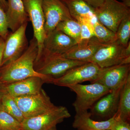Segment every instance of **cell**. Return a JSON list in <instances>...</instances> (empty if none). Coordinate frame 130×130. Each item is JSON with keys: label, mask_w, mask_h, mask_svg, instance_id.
<instances>
[{"label": "cell", "mask_w": 130, "mask_h": 130, "mask_svg": "<svg viewBox=\"0 0 130 130\" xmlns=\"http://www.w3.org/2000/svg\"><path fill=\"white\" fill-rule=\"evenodd\" d=\"M38 53L37 41L33 37L25 53L15 60L1 67L0 84L6 85L32 77H39L46 83L52 84L53 78L40 74L34 69Z\"/></svg>", "instance_id": "1"}, {"label": "cell", "mask_w": 130, "mask_h": 130, "mask_svg": "<svg viewBox=\"0 0 130 130\" xmlns=\"http://www.w3.org/2000/svg\"><path fill=\"white\" fill-rule=\"evenodd\" d=\"M87 63L67 59L43 47L38 54L34 68L40 74L50 78H57L72 68Z\"/></svg>", "instance_id": "2"}, {"label": "cell", "mask_w": 130, "mask_h": 130, "mask_svg": "<svg viewBox=\"0 0 130 130\" xmlns=\"http://www.w3.org/2000/svg\"><path fill=\"white\" fill-rule=\"evenodd\" d=\"M67 87L76 95V100L73 103L76 113L88 111L101 98L111 91L98 83L85 85L78 84Z\"/></svg>", "instance_id": "3"}, {"label": "cell", "mask_w": 130, "mask_h": 130, "mask_svg": "<svg viewBox=\"0 0 130 130\" xmlns=\"http://www.w3.org/2000/svg\"><path fill=\"white\" fill-rule=\"evenodd\" d=\"M89 62L95 63L102 68L130 64V49L116 41L106 44L98 49Z\"/></svg>", "instance_id": "4"}, {"label": "cell", "mask_w": 130, "mask_h": 130, "mask_svg": "<svg viewBox=\"0 0 130 130\" xmlns=\"http://www.w3.org/2000/svg\"><path fill=\"white\" fill-rule=\"evenodd\" d=\"M95 13L101 23L116 33L121 21L130 14V8L117 0H105L101 6L95 8Z\"/></svg>", "instance_id": "5"}, {"label": "cell", "mask_w": 130, "mask_h": 130, "mask_svg": "<svg viewBox=\"0 0 130 130\" xmlns=\"http://www.w3.org/2000/svg\"><path fill=\"white\" fill-rule=\"evenodd\" d=\"M71 116L67 108L62 106L38 116L25 118L21 123V130H51Z\"/></svg>", "instance_id": "6"}, {"label": "cell", "mask_w": 130, "mask_h": 130, "mask_svg": "<svg viewBox=\"0 0 130 130\" xmlns=\"http://www.w3.org/2000/svg\"><path fill=\"white\" fill-rule=\"evenodd\" d=\"M16 103L25 118L40 115L54 109L56 106L44 90L33 94L15 98Z\"/></svg>", "instance_id": "7"}, {"label": "cell", "mask_w": 130, "mask_h": 130, "mask_svg": "<svg viewBox=\"0 0 130 130\" xmlns=\"http://www.w3.org/2000/svg\"><path fill=\"white\" fill-rule=\"evenodd\" d=\"M102 70L95 63L88 62L72 68L60 77L53 78L52 84L67 87L86 81L92 83L97 79Z\"/></svg>", "instance_id": "8"}, {"label": "cell", "mask_w": 130, "mask_h": 130, "mask_svg": "<svg viewBox=\"0 0 130 130\" xmlns=\"http://www.w3.org/2000/svg\"><path fill=\"white\" fill-rule=\"evenodd\" d=\"M28 23L24 24L14 32L9 31L5 40V45L1 66L19 58L29 47L26 31Z\"/></svg>", "instance_id": "9"}, {"label": "cell", "mask_w": 130, "mask_h": 130, "mask_svg": "<svg viewBox=\"0 0 130 130\" xmlns=\"http://www.w3.org/2000/svg\"><path fill=\"white\" fill-rule=\"evenodd\" d=\"M42 6L46 37L55 29L60 22L73 19L67 7L60 0H43Z\"/></svg>", "instance_id": "10"}, {"label": "cell", "mask_w": 130, "mask_h": 130, "mask_svg": "<svg viewBox=\"0 0 130 130\" xmlns=\"http://www.w3.org/2000/svg\"><path fill=\"white\" fill-rule=\"evenodd\" d=\"M26 12L32 24L34 37L37 41L39 53L43 48L46 37L44 31V17L43 10V0H22Z\"/></svg>", "instance_id": "11"}, {"label": "cell", "mask_w": 130, "mask_h": 130, "mask_svg": "<svg viewBox=\"0 0 130 130\" xmlns=\"http://www.w3.org/2000/svg\"><path fill=\"white\" fill-rule=\"evenodd\" d=\"M130 64H119L103 68L97 79L93 82L102 85L112 91L120 88L130 76Z\"/></svg>", "instance_id": "12"}, {"label": "cell", "mask_w": 130, "mask_h": 130, "mask_svg": "<svg viewBox=\"0 0 130 130\" xmlns=\"http://www.w3.org/2000/svg\"><path fill=\"white\" fill-rule=\"evenodd\" d=\"M122 87L111 91L99 99L90 109L91 116L103 119V120H107L115 116L118 110Z\"/></svg>", "instance_id": "13"}, {"label": "cell", "mask_w": 130, "mask_h": 130, "mask_svg": "<svg viewBox=\"0 0 130 130\" xmlns=\"http://www.w3.org/2000/svg\"><path fill=\"white\" fill-rule=\"evenodd\" d=\"M105 44L94 37L89 40L81 41L62 55L70 59L89 62L98 49Z\"/></svg>", "instance_id": "14"}, {"label": "cell", "mask_w": 130, "mask_h": 130, "mask_svg": "<svg viewBox=\"0 0 130 130\" xmlns=\"http://www.w3.org/2000/svg\"><path fill=\"white\" fill-rule=\"evenodd\" d=\"M45 83V80L41 78L32 77L4 85L6 93L15 98L38 93Z\"/></svg>", "instance_id": "15"}, {"label": "cell", "mask_w": 130, "mask_h": 130, "mask_svg": "<svg viewBox=\"0 0 130 130\" xmlns=\"http://www.w3.org/2000/svg\"><path fill=\"white\" fill-rule=\"evenodd\" d=\"M77 43L74 39L55 29L45 37L43 47L51 53L63 55Z\"/></svg>", "instance_id": "16"}, {"label": "cell", "mask_w": 130, "mask_h": 130, "mask_svg": "<svg viewBox=\"0 0 130 130\" xmlns=\"http://www.w3.org/2000/svg\"><path fill=\"white\" fill-rule=\"evenodd\" d=\"M6 11L8 29L14 32L30 21L22 0H7Z\"/></svg>", "instance_id": "17"}, {"label": "cell", "mask_w": 130, "mask_h": 130, "mask_svg": "<svg viewBox=\"0 0 130 130\" xmlns=\"http://www.w3.org/2000/svg\"><path fill=\"white\" fill-rule=\"evenodd\" d=\"M88 111L76 113L73 127L77 130H106L111 129L115 120V116L107 120L96 121L91 118Z\"/></svg>", "instance_id": "18"}, {"label": "cell", "mask_w": 130, "mask_h": 130, "mask_svg": "<svg viewBox=\"0 0 130 130\" xmlns=\"http://www.w3.org/2000/svg\"><path fill=\"white\" fill-rule=\"evenodd\" d=\"M69 10L72 18L77 21L79 19H93L95 17V8L84 0H60Z\"/></svg>", "instance_id": "19"}, {"label": "cell", "mask_w": 130, "mask_h": 130, "mask_svg": "<svg viewBox=\"0 0 130 130\" xmlns=\"http://www.w3.org/2000/svg\"><path fill=\"white\" fill-rule=\"evenodd\" d=\"M116 115L123 121L130 123V76L120 90L118 110Z\"/></svg>", "instance_id": "20"}, {"label": "cell", "mask_w": 130, "mask_h": 130, "mask_svg": "<svg viewBox=\"0 0 130 130\" xmlns=\"http://www.w3.org/2000/svg\"><path fill=\"white\" fill-rule=\"evenodd\" d=\"M0 103V108L11 115L20 123L25 119L23 114L19 107L14 98L5 94Z\"/></svg>", "instance_id": "21"}, {"label": "cell", "mask_w": 130, "mask_h": 130, "mask_svg": "<svg viewBox=\"0 0 130 130\" xmlns=\"http://www.w3.org/2000/svg\"><path fill=\"white\" fill-rule=\"evenodd\" d=\"M92 21L95 36L100 42L107 44L116 41V33L101 23L96 16Z\"/></svg>", "instance_id": "22"}, {"label": "cell", "mask_w": 130, "mask_h": 130, "mask_svg": "<svg viewBox=\"0 0 130 130\" xmlns=\"http://www.w3.org/2000/svg\"><path fill=\"white\" fill-rule=\"evenodd\" d=\"M55 29L62 31L75 40L77 43L80 41L81 26L79 22L74 19L60 22Z\"/></svg>", "instance_id": "23"}, {"label": "cell", "mask_w": 130, "mask_h": 130, "mask_svg": "<svg viewBox=\"0 0 130 130\" xmlns=\"http://www.w3.org/2000/svg\"><path fill=\"white\" fill-rule=\"evenodd\" d=\"M116 41L125 47L130 42V14L126 16L119 26L116 33Z\"/></svg>", "instance_id": "24"}, {"label": "cell", "mask_w": 130, "mask_h": 130, "mask_svg": "<svg viewBox=\"0 0 130 130\" xmlns=\"http://www.w3.org/2000/svg\"><path fill=\"white\" fill-rule=\"evenodd\" d=\"M0 129L2 130H21V123L0 108Z\"/></svg>", "instance_id": "25"}, {"label": "cell", "mask_w": 130, "mask_h": 130, "mask_svg": "<svg viewBox=\"0 0 130 130\" xmlns=\"http://www.w3.org/2000/svg\"><path fill=\"white\" fill-rule=\"evenodd\" d=\"M93 19L83 18L77 20L81 26L80 41L89 40L95 37L92 23Z\"/></svg>", "instance_id": "26"}, {"label": "cell", "mask_w": 130, "mask_h": 130, "mask_svg": "<svg viewBox=\"0 0 130 130\" xmlns=\"http://www.w3.org/2000/svg\"><path fill=\"white\" fill-rule=\"evenodd\" d=\"M8 29L6 12L0 5V37L5 40L9 32Z\"/></svg>", "instance_id": "27"}, {"label": "cell", "mask_w": 130, "mask_h": 130, "mask_svg": "<svg viewBox=\"0 0 130 130\" xmlns=\"http://www.w3.org/2000/svg\"><path fill=\"white\" fill-rule=\"evenodd\" d=\"M111 130H130V123L124 121L115 115Z\"/></svg>", "instance_id": "28"}, {"label": "cell", "mask_w": 130, "mask_h": 130, "mask_svg": "<svg viewBox=\"0 0 130 130\" xmlns=\"http://www.w3.org/2000/svg\"><path fill=\"white\" fill-rule=\"evenodd\" d=\"M85 1L90 5L91 6L96 8L101 6L103 5L105 0H84Z\"/></svg>", "instance_id": "29"}, {"label": "cell", "mask_w": 130, "mask_h": 130, "mask_svg": "<svg viewBox=\"0 0 130 130\" xmlns=\"http://www.w3.org/2000/svg\"><path fill=\"white\" fill-rule=\"evenodd\" d=\"M5 45V40L0 37V68L1 66Z\"/></svg>", "instance_id": "30"}, {"label": "cell", "mask_w": 130, "mask_h": 130, "mask_svg": "<svg viewBox=\"0 0 130 130\" xmlns=\"http://www.w3.org/2000/svg\"><path fill=\"white\" fill-rule=\"evenodd\" d=\"M6 93L5 90V85H2L1 86H0V102L3 96Z\"/></svg>", "instance_id": "31"}, {"label": "cell", "mask_w": 130, "mask_h": 130, "mask_svg": "<svg viewBox=\"0 0 130 130\" xmlns=\"http://www.w3.org/2000/svg\"><path fill=\"white\" fill-rule=\"evenodd\" d=\"M0 5L2 7L6 12L7 8V3L6 0H0Z\"/></svg>", "instance_id": "32"}, {"label": "cell", "mask_w": 130, "mask_h": 130, "mask_svg": "<svg viewBox=\"0 0 130 130\" xmlns=\"http://www.w3.org/2000/svg\"><path fill=\"white\" fill-rule=\"evenodd\" d=\"M122 3L125 6L129 8H130V0H121Z\"/></svg>", "instance_id": "33"}, {"label": "cell", "mask_w": 130, "mask_h": 130, "mask_svg": "<svg viewBox=\"0 0 130 130\" xmlns=\"http://www.w3.org/2000/svg\"><path fill=\"white\" fill-rule=\"evenodd\" d=\"M51 130H57V129H56V127L53 128V129H51Z\"/></svg>", "instance_id": "34"}, {"label": "cell", "mask_w": 130, "mask_h": 130, "mask_svg": "<svg viewBox=\"0 0 130 130\" xmlns=\"http://www.w3.org/2000/svg\"><path fill=\"white\" fill-rule=\"evenodd\" d=\"M111 130V129H107V130Z\"/></svg>", "instance_id": "35"}, {"label": "cell", "mask_w": 130, "mask_h": 130, "mask_svg": "<svg viewBox=\"0 0 130 130\" xmlns=\"http://www.w3.org/2000/svg\"><path fill=\"white\" fill-rule=\"evenodd\" d=\"M0 130H1V129H0Z\"/></svg>", "instance_id": "36"}]
</instances>
